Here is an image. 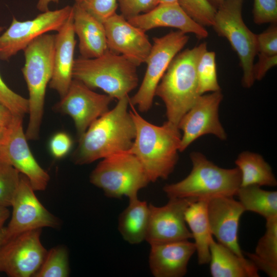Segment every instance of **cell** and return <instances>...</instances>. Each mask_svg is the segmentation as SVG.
Listing matches in <instances>:
<instances>
[{
    "label": "cell",
    "instance_id": "38",
    "mask_svg": "<svg viewBox=\"0 0 277 277\" xmlns=\"http://www.w3.org/2000/svg\"><path fill=\"white\" fill-rule=\"evenodd\" d=\"M72 145V141L68 134L65 132H58L51 138L49 149L54 157L61 159L68 154Z\"/></svg>",
    "mask_w": 277,
    "mask_h": 277
},
{
    "label": "cell",
    "instance_id": "41",
    "mask_svg": "<svg viewBox=\"0 0 277 277\" xmlns=\"http://www.w3.org/2000/svg\"><path fill=\"white\" fill-rule=\"evenodd\" d=\"M22 118L14 115L6 107L0 102V126L11 130L18 123L23 122Z\"/></svg>",
    "mask_w": 277,
    "mask_h": 277
},
{
    "label": "cell",
    "instance_id": "12",
    "mask_svg": "<svg viewBox=\"0 0 277 277\" xmlns=\"http://www.w3.org/2000/svg\"><path fill=\"white\" fill-rule=\"evenodd\" d=\"M28 179L21 173L11 206V219L7 226L8 240L22 232L43 227L57 228L60 220L50 212L34 193Z\"/></svg>",
    "mask_w": 277,
    "mask_h": 277
},
{
    "label": "cell",
    "instance_id": "9",
    "mask_svg": "<svg viewBox=\"0 0 277 277\" xmlns=\"http://www.w3.org/2000/svg\"><path fill=\"white\" fill-rule=\"evenodd\" d=\"M189 38L186 33L179 30L153 38L152 48L145 62L147 68L144 78L136 93L129 97V105L136 106L142 112L151 108L159 83L173 58Z\"/></svg>",
    "mask_w": 277,
    "mask_h": 277
},
{
    "label": "cell",
    "instance_id": "15",
    "mask_svg": "<svg viewBox=\"0 0 277 277\" xmlns=\"http://www.w3.org/2000/svg\"><path fill=\"white\" fill-rule=\"evenodd\" d=\"M113 99L108 94L96 93L81 81L73 79L55 109L72 118L80 138L94 121L109 110V106Z\"/></svg>",
    "mask_w": 277,
    "mask_h": 277
},
{
    "label": "cell",
    "instance_id": "29",
    "mask_svg": "<svg viewBox=\"0 0 277 277\" xmlns=\"http://www.w3.org/2000/svg\"><path fill=\"white\" fill-rule=\"evenodd\" d=\"M197 90L200 95L208 92L221 91L219 84L215 53L205 51L201 55L197 66Z\"/></svg>",
    "mask_w": 277,
    "mask_h": 277
},
{
    "label": "cell",
    "instance_id": "4",
    "mask_svg": "<svg viewBox=\"0 0 277 277\" xmlns=\"http://www.w3.org/2000/svg\"><path fill=\"white\" fill-rule=\"evenodd\" d=\"M54 36L44 34L23 50L25 64L22 71L29 92V119L25 132L28 140L39 138L46 88L53 71Z\"/></svg>",
    "mask_w": 277,
    "mask_h": 277
},
{
    "label": "cell",
    "instance_id": "3",
    "mask_svg": "<svg viewBox=\"0 0 277 277\" xmlns=\"http://www.w3.org/2000/svg\"><path fill=\"white\" fill-rule=\"evenodd\" d=\"M204 42L178 53L170 63L155 92L163 101L167 121L178 127L183 116L200 96L197 90V66L206 51Z\"/></svg>",
    "mask_w": 277,
    "mask_h": 277
},
{
    "label": "cell",
    "instance_id": "39",
    "mask_svg": "<svg viewBox=\"0 0 277 277\" xmlns=\"http://www.w3.org/2000/svg\"><path fill=\"white\" fill-rule=\"evenodd\" d=\"M258 61L253 66V76L254 80L260 81L267 72L277 64V54L267 55L258 53Z\"/></svg>",
    "mask_w": 277,
    "mask_h": 277
},
{
    "label": "cell",
    "instance_id": "27",
    "mask_svg": "<svg viewBox=\"0 0 277 277\" xmlns=\"http://www.w3.org/2000/svg\"><path fill=\"white\" fill-rule=\"evenodd\" d=\"M246 211L256 213L265 219L277 216V192L258 185L240 186L236 195Z\"/></svg>",
    "mask_w": 277,
    "mask_h": 277
},
{
    "label": "cell",
    "instance_id": "7",
    "mask_svg": "<svg viewBox=\"0 0 277 277\" xmlns=\"http://www.w3.org/2000/svg\"><path fill=\"white\" fill-rule=\"evenodd\" d=\"M90 182L110 198L138 196L150 183L136 157L128 151L103 159L90 175Z\"/></svg>",
    "mask_w": 277,
    "mask_h": 277
},
{
    "label": "cell",
    "instance_id": "1",
    "mask_svg": "<svg viewBox=\"0 0 277 277\" xmlns=\"http://www.w3.org/2000/svg\"><path fill=\"white\" fill-rule=\"evenodd\" d=\"M128 95L118 100L115 106L94 121L78 138L72 159L77 165L128 151L135 138L134 122L129 110Z\"/></svg>",
    "mask_w": 277,
    "mask_h": 277
},
{
    "label": "cell",
    "instance_id": "28",
    "mask_svg": "<svg viewBox=\"0 0 277 277\" xmlns=\"http://www.w3.org/2000/svg\"><path fill=\"white\" fill-rule=\"evenodd\" d=\"M70 273L68 253L66 247L58 246L47 251L35 277H67Z\"/></svg>",
    "mask_w": 277,
    "mask_h": 277
},
{
    "label": "cell",
    "instance_id": "48",
    "mask_svg": "<svg viewBox=\"0 0 277 277\" xmlns=\"http://www.w3.org/2000/svg\"><path fill=\"white\" fill-rule=\"evenodd\" d=\"M75 1V3H82V2H84L86 0H74Z\"/></svg>",
    "mask_w": 277,
    "mask_h": 277
},
{
    "label": "cell",
    "instance_id": "18",
    "mask_svg": "<svg viewBox=\"0 0 277 277\" xmlns=\"http://www.w3.org/2000/svg\"><path fill=\"white\" fill-rule=\"evenodd\" d=\"M27 140L23 122H19L10 130L7 140L0 147V160L25 175L35 191H43L48 186L50 176L33 156Z\"/></svg>",
    "mask_w": 277,
    "mask_h": 277
},
{
    "label": "cell",
    "instance_id": "14",
    "mask_svg": "<svg viewBox=\"0 0 277 277\" xmlns=\"http://www.w3.org/2000/svg\"><path fill=\"white\" fill-rule=\"evenodd\" d=\"M197 200L169 198L162 206L149 204V217L145 240L150 245L189 240L191 233L185 220L188 206Z\"/></svg>",
    "mask_w": 277,
    "mask_h": 277
},
{
    "label": "cell",
    "instance_id": "34",
    "mask_svg": "<svg viewBox=\"0 0 277 277\" xmlns=\"http://www.w3.org/2000/svg\"><path fill=\"white\" fill-rule=\"evenodd\" d=\"M79 4L103 23L116 13L118 6L117 0H86Z\"/></svg>",
    "mask_w": 277,
    "mask_h": 277
},
{
    "label": "cell",
    "instance_id": "46",
    "mask_svg": "<svg viewBox=\"0 0 277 277\" xmlns=\"http://www.w3.org/2000/svg\"><path fill=\"white\" fill-rule=\"evenodd\" d=\"M225 0H207L208 3L216 10L222 5Z\"/></svg>",
    "mask_w": 277,
    "mask_h": 277
},
{
    "label": "cell",
    "instance_id": "32",
    "mask_svg": "<svg viewBox=\"0 0 277 277\" xmlns=\"http://www.w3.org/2000/svg\"><path fill=\"white\" fill-rule=\"evenodd\" d=\"M185 12L196 23L204 26H212L216 10L207 0H179Z\"/></svg>",
    "mask_w": 277,
    "mask_h": 277
},
{
    "label": "cell",
    "instance_id": "13",
    "mask_svg": "<svg viewBox=\"0 0 277 277\" xmlns=\"http://www.w3.org/2000/svg\"><path fill=\"white\" fill-rule=\"evenodd\" d=\"M223 97L221 91L203 94L197 97L178 124L179 129L183 131L179 151H184L204 135L211 134L221 140L226 139L227 134L219 117V108Z\"/></svg>",
    "mask_w": 277,
    "mask_h": 277
},
{
    "label": "cell",
    "instance_id": "16",
    "mask_svg": "<svg viewBox=\"0 0 277 277\" xmlns=\"http://www.w3.org/2000/svg\"><path fill=\"white\" fill-rule=\"evenodd\" d=\"M103 24L109 50L124 56L137 67L145 63L152 48L145 31L116 13Z\"/></svg>",
    "mask_w": 277,
    "mask_h": 277
},
{
    "label": "cell",
    "instance_id": "49",
    "mask_svg": "<svg viewBox=\"0 0 277 277\" xmlns=\"http://www.w3.org/2000/svg\"><path fill=\"white\" fill-rule=\"evenodd\" d=\"M0 272H1V271H0Z\"/></svg>",
    "mask_w": 277,
    "mask_h": 277
},
{
    "label": "cell",
    "instance_id": "40",
    "mask_svg": "<svg viewBox=\"0 0 277 277\" xmlns=\"http://www.w3.org/2000/svg\"><path fill=\"white\" fill-rule=\"evenodd\" d=\"M245 254L258 270H261L264 271L270 277L277 276V266L272 265L262 260L255 253L245 252Z\"/></svg>",
    "mask_w": 277,
    "mask_h": 277
},
{
    "label": "cell",
    "instance_id": "17",
    "mask_svg": "<svg viewBox=\"0 0 277 277\" xmlns=\"http://www.w3.org/2000/svg\"><path fill=\"white\" fill-rule=\"evenodd\" d=\"M245 211L232 196H222L208 201L207 214L211 232L217 242L241 258H245L239 243L240 220Z\"/></svg>",
    "mask_w": 277,
    "mask_h": 277
},
{
    "label": "cell",
    "instance_id": "10",
    "mask_svg": "<svg viewBox=\"0 0 277 277\" xmlns=\"http://www.w3.org/2000/svg\"><path fill=\"white\" fill-rule=\"evenodd\" d=\"M73 11V6L42 12L35 17L24 21L13 17L11 24L0 35V59L8 61L39 36L59 31Z\"/></svg>",
    "mask_w": 277,
    "mask_h": 277
},
{
    "label": "cell",
    "instance_id": "8",
    "mask_svg": "<svg viewBox=\"0 0 277 277\" xmlns=\"http://www.w3.org/2000/svg\"><path fill=\"white\" fill-rule=\"evenodd\" d=\"M243 0H225L216 9L212 27L218 35L227 39L236 52L243 72L242 85L253 84L254 59L258 53L256 34L245 25L242 17Z\"/></svg>",
    "mask_w": 277,
    "mask_h": 277
},
{
    "label": "cell",
    "instance_id": "26",
    "mask_svg": "<svg viewBox=\"0 0 277 277\" xmlns=\"http://www.w3.org/2000/svg\"><path fill=\"white\" fill-rule=\"evenodd\" d=\"M235 163L241 173V186H276L271 167L260 154L243 151L238 155Z\"/></svg>",
    "mask_w": 277,
    "mask_h": 277
},
{
    "label": "cell",
    "instance_id": "44",
    "mask_svg": "<svg viewBox=\"0 0 277 277\" xmlns=\"http://www.w3.org/2000/svg\"><path fill=\"white\" fill-rule=\"evenodd\" d=\"M11 130H9L0 126V147L7 140Z\"/></svg>",
    "mask_w": 277,
    "mask_h": 277
},
{
    "label": "cell",
    "instance_id": "2",
    "mask_svg": "<svg viewBox=\"0 0 277 277\" xmlns=\"http://www.w3.org/2000/svg\"><path fill=\"white\" fill-rule=\"evenodd\" d=\"M130 105L136 134L128 151L138 160L150 182L167 179L178 161L182 136L180 130L168 121L162 126L151 124Z\"/></svg>",
    "mask_w": 277,
    "mask_h": 277
},
{
    "label": "cell",
    "instance_id": "33",
    "mask_svg": "<svg viewBox=\"0 0 277 277\" xmlns=\"http://www.w3.org/2000/svg\"><path fill=\"white\" fill-rule=\"evenodd\" d=\"M0 26V33L3 30ZM0 102L14 115L23 119L29 113V102L26 98L12 90L4 82L0 75Z\"/></svg>",
    "mask_w": 277,
    "mask_h": 277
},
{
    "label": "cell",
    "instance_id": "20",
    "mask_svg": "<svg viewBox=\"0 0 277 277\" xmlns=\"http://www.w3.org/2000/svg\"><path fill=\"white\" fill-rule=\"evenodd\" d=\"M149 266L155 277H182L196 251L193 242L183 240L150 245Z\"/></svg>",
    "mask_w": 277,
    "mask_h": 277
},
{
    "label": "cell",
    "instance_id": "42",
    "mask_svg": "<svg viewBox=\"0 0 277 277\" xmlns=\"http://www.w3.org/2000/svg\"><path fill=\"white\" fill-rule=\"evenodd\" d=\"M60 0H38L36 4V8L38 10L45 12L49 10V6L50 3H58Z\"/></svg>",
    "mask_w": 277,
    "mask_h": 277
},
{
    "label": "cell",
    "instance_id": "43",
    "mask_svg": "<svg viewBox=\"0 0 277 277\" xmlns=\"http://www.w3.org/2000/svg\"><path fill=\"white\" fill-rule=\"evenodd\" d=\"M9 216L10 212L7 207L0 206V228L4 226Z\"/></svg>",
    "mask_w": 277,
    "mask_h": 277
},
{
    "label": "cell",
    "instance_id": "5",
    "mask_svg": "<svg viewBox=\"0 0 277 277\" xmlns=\"http://www.w3.org/2000/svg\"><path fill=\"white\" fill-rule=\"evenodd\" d=\"M190 156L192 165L190 173L178 182L164 186L163 190L168 199L209 200L236 195L241 182L238 168L220 167L199 152H193Z\"/></svg>",
    "mask_w": 277,
    "mask_h": 277
},
{
    "label": "cell",
    "instance_id": "47",
    "mask_svg": "<svg viewBox=\"0 0 277 277\" xmlns=\"http://www.w3.org/2000/svg\"><path fill=\"white\" fill-rule=\"evenodd\" d=\"M179 0H158L159 4L178 3Z\"/></svg>",
    "mask_w": 277,
    "mask_h": 277
},
{
    "label": "cell",
    "instance_id": "45",
    "mask_svg": "<svg viewBox=\"0 0 277 277\" xmlns=\"http://www.w3.org/2000/svg\"><path fill=\"white\" fill-rule=\"evenodd\" d=\"M8 240L7 227L0 228V250Z\"/></svg>",
    "mask_w": 277,
    "mask_h": 277
},
{
    "label": "cell",
    "instance_id": "6",
    "mask_svg": "<svg viewBox=\"0 0 277 277\" xmlns=\"http://www.w3.org/2000/svg\"><path fill=\"white\" fill-rule=\"evenodd\" d=\"M137 67L124 56L108 49L97 57L75 59L72 76L90 89L99 88L118 100L137 86Z\"/></svg>",
    "mask_w": 277,
    "mask_h": 277
},
{
    "label": "cell",
    "instance_id": "23",
    "mask_svg": "<svg viewBox=\"0 0 277 277\" xmlns=\"http://www.w3.org/2000/svg\"><path fill=\"white\" fill-rule=\"evenodd\" d=\"M210 272L213 277H259V270L245 258L212 240L210 245Z\"/></svg>",
    "mask_w": 277,
    "mask_h": 277
},
{
    "label": "cell",
    "instance_id": "37",
    "mask_svg": "<svg viewBox=\"0 0 277 277\" xmlns=\"http://www.w3.org/2000/svg\"><path fill=\"white\" fill-rule=\"evenodd\" d=\"M276 24H272L267 30L256 34L258 53L267 55L277 54Z\"/></svg>",
    "mask_w": 277,
    "mask_h": 277
},
{
    "label": "cell",
    "instance_id": "19",
    "mask_svg": "<svg viewBox=\"0 0 277 277\" xmlns=\"http://www.w3.org/2000/svg\"><path fill=\"white\" fill-rule=\"evenodd\" d=\"M144 31L158 27H171L185 33H193L200 39L208 33L204 27L193 20L179 3L159 4L150 11L127 19Z\"/></svg>",
    "mask_w": 277,
    "mask_h": 277
},
{
    "label": "cell",
    "instance_id": "11",
    "mask_svg": "<svg viewBox=\"0 0 277 277\" xmlns=\"http://www.w3.org/2000/svg\"><path fill=\"white\" fill-rule=\"evenodd\" d=\"M42 229L11 238L0 250V271L10 277L34 276L47 250L41 241Z\"/></svg>",
    "mask_w": 277,
    "mask_h": 277
},
{
    "label": "cell",
    "instance_id": "30",
    "mask_svg": "<svg viewBox=\"0 0 277 277\" xmlns=\"http://www.w3.org/2000/svg\"><path fill=\"white\" fill-rule=\"evenodd\" d=\"M266 221L265 232L259 239L254 253L262 260L277 266V216Z\"/></svg>",
    "mask_w": 277,
    "mask_h": 277
},
{
    "label": "cell",
    "instance_id": "25",
    "mask_svg": "<svg viewBox=\"0 0 277 277\" xmlns=\"http://www.w3.org/2000/svg\"><path fill=\"white\" fill-rule=\"evenodd\" d=\"M149 217V204L138 196L129 199L127 207L118 219V230L123 239L130 244L145 240Z\"/></svg>",
    "mask_w": 277,
    "mask_h": 277
},
{
    "label": "cell",
    "instance_id": "36",
    "mask_svg": "<svg viewBox=\"0 0 277 277\" xmlns=\"http://www.w3.org/2000/svg\"><path fill=\"white\" fill-rule=\"evenodd\" d=\"M121 14L128 19L147 12L158 4V0H117Z\"/></svg>",
    "mask_w": 277,
    "mask_h": 277
},
{
    "label": "cell",
    "instance_id": "21",
    "mask_svg": "<svg viewBox=\"0 0 277 277\" xmlns=\"http://www.w3.org/2000/svg\"><path fill=\"white\" fill-rule=\"evenodd\" d=\"M73 15V8L65 24L54 36L53 71L49 86L57 92L61 98L66 94L73 80L76 43Z\"/></svg>",
    "mask_w": 277,
    "mask_h": 277
},
{
    "label": "cell",
    "instance_id": "22",
    "mask_svg": "<svg viewBox=\"0 0 277 277\" xmlns=\"http://www.w3.org/2000/svg\"><path fill=\"white\" fill-rule=\"evenodd\" d=\"M73 8V28L78 38L81 56L92 58L102 55L108 50L104 24L81 4L75 3Z\"/></svg>",
    "mask_w": 277,
    "mask_h": 277
},
{
    "label": "cell",
    "instance_id": "31",
    "mask_svg": "<svg viewBox=\"0 0 277 277\" xmlns=\"http://www.w3.org/2000/svg\"><path fill=\"white\" fill-rule=\"evenodd\" d=\"M20 176L21 173L13 166L0 160V206H11Z\"/></svg>",
    "mask_w": 277,
    "mask_h": 277
},
{
    "label": "cell",
    "instance_id": "35",
    "mask_svg": "<svg viewBox=\"0 0 277 277\" xmlns=\"http://www.w3.org/2000/svg\"><path fill=\"white\" fill-rule=\"evenodd\" d=\"M253 17L254 23L261 25L277 22V0H254Z\"/></svg>",
    "mask_w": 277,
    "mask_h": 277
},
{
    "label": "cell",
    "instance_id": "24",
    "mask_svg": "<svg viewBox=\"0 0 277 277\" xmlns=\"http://www.w3.org/2000/svg\"><path fill=\"white\" fill-rule=\"evenodd\" d=\"M208 200H196L192 202L185 212V220L191 233L200 265L209 263L210 245L213 239L208 214Z\"/></svg>",
    "mask_w": 277,
    "mask_h": 277
}]
</instances>
